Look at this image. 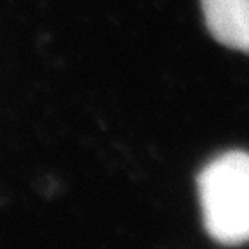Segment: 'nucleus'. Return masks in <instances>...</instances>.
Here are the masks:
<instances>
[{"instance_id":"nucleus-2","label":"nucleus","mask_w":249,"mask_h":249,"mask_svg":"<svg viewBox=\"0 0 249 249\" xmlns=\"http://www.w3.org/2000/svg\"><path fill=\"white\" fill-rule=\"evenodd\" d=\"M211 36L233 51L249 52V0H201Z\"/></svg>"},{"instance_id":"nucleus-1","label":"nucleus","mask_w":249,"mask_h":249,"mask_svg":"<svg viewBox=\"0 0 249 249\" xmlns=\"http://www.w3.org/2000/svg\"><path fill=\"white\" fill-rule=\"evenodd\" d=\"M208 233L220 244L249 241V154L230 151L214 158L197 177Z\"/></svg>"}]
</instances>
